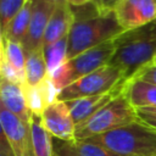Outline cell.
<instances>
[{"instance_id": "6da1fadb", "label": "cell", "mask_w": 156, "mask_h": 156, "mask_svg": "<svg viewBox=\"0 0 156 156\" xmlns=\"http://www.w3.org/2000/svg\"><path fill=\"white\" fill-rule=\"evenodd\" d=\"M115 52L108 65L117 67L128 82L156 57V20L138 28L123 30L113 39Z\"/></svg>"}, {"instance_id": "7a4b0ae2", "label": "cell", "mask_w": 156, "mask_h": 156, "mask_svg": "<svg viewBox=\"0 0 156 156\" xmlns=\"http://www.w3.org/2000/svg\"><path fill=\"white\" fill-rule=\"evenodd\" d=\"M122 32L123 28L118 23L113 11L76 20L68 34L67 58L71 60L87 50L113 40Z\"/></svg>"}, {"instance_id": "3957f363", "label": "cell", "mask_w": 156, "mask_h": 156, "mask_svg": "<svg viewBox=\"0 0 156 156\" xmlns=\"http://www.w3.org/2000/svg\"><path fill=\"white\" fill-rule=\"evenodd\" d=\"M88 140L107 147L117 156H156V130L140 119Z\"/></svg>"}, {"instance_id": "277c9868", "label": "cell", "mask_w": 156, "mask_h": 156, "mask_svg": "<svg viewBox=\"0 0 156 156\" xmlns=\"http://www.w3.org/2000/svg\"><path fill=\"white\" fill-rule=\"evenodd\" d=\"M139 121L136 110L124 91L85 122L76 126V140H84Z\"/></svg>"}, {"instance_id": "5b68a950", "label": "cell", "mask_w": 156, "mask_h": 156, "mask_svg": "<svg viewBox=\"0 0 156 156\" xmlns=\"http://www.w3.org/2000/svg\"><path fill=\"white\" fill-rule=\"evenodd\" d=\"M113 52V40L104 43L66 61L61 67L50 74V79L56 90L60 93L67 85L90 74L100 67L108 65Z\"/></svg>"}, {"instance_id": "8992f818", "label": "cell", "mask_w": 156, "mask_h": 156, "mask_svg": "<svg viewBox=\"0 0 156 156\" xmlns=\"http://www.w3.org/2000/svg\"><path fill=\"white\" fill-rule=\"evenodd\" d=\"M123 82H126V79L123 78L122 72L112 65H106L63 88L58 93L57 100L69 101L105 94L113 90Z\"/></svg>"}, {"instance_id": "52a82bcc", "label": "cell", "mask_w": 156, "mask_h": 156, "mask_svg": "<svg viewBox=\"0 0 156 156\" xmlns=\"http://www.w3.org/2000/svg\"><path fill=\"white\" fill-rule=\"evenodd\" d=\"M1 133L6 136L15 156H34L30 122H26L0 105Z\"/></svg>"}, {"instance_id": "ba28073f", "label": "cell", "mask_w": 156, "mask_h": 156, "mask_svg": "<svg viewBox=\"0 0 156 156\" xmlns=\"http://www.w3.org/2000/svg\"><path fill=\"white\" fill-rule=\"evenodd\" d=\"M113 12L123 30L138 28L156 20V0H119Z\"/></svg>"}, {"instance_id": "9c48e42d", "label": "cell", "mask_w": 156, "mask_h": 156, "mask_svg": "<svg viewBox=\"0 0 156 156\" xmlns=\"http://www.w3.org/2000/svg\"><path fill=\"white\" fill-rule=\"evenodd\" d=\"M40 117L43 126L54 138L65 141L76 140V123L65 101L56 100L50 104Z\"/></svg>"}, {"instance_id": "30bf717a", "label": "cell", "mask_w": 156, "mask_h": 156, "mask_svg": "<svg viewBox=\"0 0 156 156\" xmlns=\"http://www.w3.org/2000/svg\"><path fill=\"white\" fill-rule=\"evenodd\" d=\"M55 5L45 2V1H35L33 2L32 18L29 23V28L26 38L22 41V46L24 49L26 55L43 49V39L49 23V20L54 12Z\"/></svg>"}, {"instance_id": "8fae6325", "label": "cell", "mask_w": 156, "mask_h": 156, "mask_svg": "<svg viewBox=\"0 0 156 156\" xmlns=\"http://www.w3.org/2000/svg\"><path fill=\"white\" fill-rule=\"evenodd\" d=\"M126 83H127V80L123 82V83H121L113 90H111L108 93H105V94L65 101L67 104L69 111H71V115H72V118H73L76 126L85 122L87 119H89L99 110H101L110 101H112L115 98H117L119 94H122L124 91Z\"/></svg>"}, {"instance_id": "7c38bea8", "label": "cell", "mask_w": 156, "mask_h": 156, "mask_svg": "<svg viewBox=\"0 0 156 156\" xmlns=\"http://www.w3.org/2000/svg\"><path fill=\"white\" fill-rule=\"evenodd\" d=\"M73 22H74V18L71 10V5L68 2L55 6L44 34L43 48L50 44H54L60 39L67 37L71 32Z\"/></svg>"}, {"instance_id": "4fadbf2b", "label": "cell", "mask_w": 156, "mask_h": 156, "mask_svg": "<svg viewBox=\"0 0 156 156\" xmlns=\"http://www.w3.org/2000/svg\"><path fill=\"white\" fill-rule=\"evenodd\" d=\"M0 101L1 106L11 113L16 115L26 122H30V111L27 106L26 96L22 85L15 84L1 78L0 82Z\"/></svg>"}, {"instance_id": "5bb4252c", "label": "cell", "mask_w": 156, "mask_h": 156, "mask_svg": "<svg viewBox=\"0 0 156 156\" xmlns=\"http://www.w3.org/2000/svg\"><path fill=\"white\" fill-rule=\"evenodd\" d=\"M54 151L69 156H117L107 147L88 139L65 141L54 138Z\"/></svg>"}, {"instance_id": "9a60e30c", "label": "cell", "mask_w": 156, "mask_h": 156, "mask_svg": "<svg viewBox=\"0 0 156 156\" xmlns=\"http://www.w3.org/2000/svg\"><path fill=\"white\" fill-rule=\"evenodd\" d=\"M124 94L135 110L145 107H156V85L132 78L126 83Z\"/></svg>"}, {"instance_id": "2e32d148", "label": "cell", "mask_w": 156, "mask_h": 156, "mask_svg": "<svg viewBox=\"0 0 156 156\" xmlns=\"http://www.w3.org/2000/svg\"><path fill=\"white\" fill-rule=\"evenodd\" d=\"M1 58L18 76L22 85L26 84V52L21 43L12 41L1 35Z\"/></svg>"}, {"instance_id": "e0dca14e", "label": "cell", "mask_w": 156, "mask_h": 156, "mask_svg": "<svg viewBox=\"0 0 156 156\" xmlns=\"http://www.w3.org/2000/svg\"><path fill=\"white\" fill-rule=\"evenodd\" d=\"M49 76L50 73L46 66L43 49L32 51L26 55V84L24 85L37 87L44 80H46Z\"/></svg>"}, {"instance_id": "ac0fdd59", "label": "cell", "mask_w": 156, "mask_h": 156, "mask_svg": "<svg viewBox=\"0 0 156 156\" xmlns=\"http://www.w3.org/2000/svg\"><path fill=\"white\" fill-rule=\"evenodd\" d=\"M30 130L34 156H54V136L45 129L39 115L32 113Z\"/></svg>"}, {"instance_id": "d6986e66", "label": "cell", "mask_w": 156, "mask_h": 156, "mask_svg": "<svg viewBox=\"0 0 156 156\" xmlns=\"http://www.w3.org/2000/svg\"><path fill=\"white\" fill-rule=\"evenodd\" d=\"M32 11H33V2L30 0H28L27 4L24 5V7L21 10V12L11 21V23L9 24L6 30L4 33H1V35L12 41L22 44L23 39L27 35L28 28H29Z\"/></svg>"}, {"instance_id": "ffe728a7", "label": "cell", "mask_w": 156, "mask_h": 156, "mask_svg": "<svg viewBox=\"0 0 156 156\" xmlns=\"http://www.w3.org/2000/svg\"><path fill=\"white\" fill-rule=\"evenodd\" d=\"M67 46H68V35L60 39L58 41H56L54 44H50V45L43 48L44 57H45L46 66H48L50 74L52 72H55L58 67H61L66 61H68Z\"/></svg>"}, {"instance_id": "44dd1931", "label": "cell", "mask_w": 156, "mask_h": 156, "mask_svg": "<svg viewBox=\"0 0 156 156\" xmlns=\"http://www.w3.org/2000/svg\"><path fill=\"white\" fill-rule=\"evenodd\" d=\"M28 0H1L0 5V22L1 33L6 30L11 21L21 12Z\"/></svg>"}, {"instance_id": "7402d4cb", "label": "cell", "mask_w": 156, "mask_h": 156, "mask_svg": "<svg viewBox=\"0 0 156 156\" xmlns=\"http://www.w3.org/2000/svg\"><path fill=\"white\" fill-rule=\"evenodd\" d=\"M134 78H139L141 80H145L147 83H151L154 85H156V65L151 63L146 67H144L143 69H140Z\"/></svg>"}, {"instance_id": "603a6c76", "label": "cell", "mask_w": 156, "mask_h": 156, "mask_svg": "<svg viewBox=\"0 0 156 156\" xmlns=\"http://www.w3.org/2000/svg\"><path fill=\"white\" fill-rule=\"evenodd\" d=\"M118 1L119 0H91V2L98 7V10L101 15L112 12Z\"/></svg>"}, {"instance_id": "cb8c5ba5", "label": "cell", "mask_w": 156, "mask_h": 156, "mask_svg": "<svg viewBox=\"0 0 156 156\" xmlns=\"http://www.w3.org/2000/svg\"><path fill=\"white\" fill-rule=\"evenodd\" d=\"M0 156H15L4 133H1V136H0Z\"/></svg>"}, {"instance_id": "d4e9b609", "label": "cell", "mask_w": 156, "mask_h": 156, "mask_svg": "<svg viewBox=\"0 0 156 156\" xmlns=\"http://www.w3.org/2000/svg\"><path fill=\"white\" fill-rule=\"evenodd\" d=\"M138 112V111H136ZM138 116H139V119L146 124L147 127L152 128L154 130H156V116L154 115H149V113H143V112H138Z\"/></svg>"}, {"instance_id": "484cf974", "label": "cell", "mask_w": 156, "mask_h": 156, "mask_svg": "<svg viewBox=\"0 0 156 156\" xmlns=\"http://www.w3.org/2000/svg\"><path fill=\"white\" fill-rule=\"evenodd\" d=\"M32 2H35V1H45V2H49V4H52L55 6L57 5H62V4H67V0H30Z\"/></svg>"}, {"instance_id": "4316f807", "label": "cell", "mask_w": 156, "mask_h": 156, "mask_svg": "<svg viewBox=\"0 0 156 156\" xmlns=\"http://www.w3.org/2000/svg\"><path fill=\"white\" fill-rule=\"evenodd\" d=\"M136 111L138 112H143V113H149V115L156 116V107H145V108H139Z\"/></svg>"}, {"instance_id": "83f0119b", "label": "cell", "mask_w": 156, "mask_h": 156, "mask_svg": "<svg viewBox=\"0 0 156 156\" xmlns=\"http://www.w3.org/2000/svg\"><path fill=\"white\" fill-rule=\"evenodd\" d=\"M54 156H69V155H66V154H62L58 151H54Z\"/></svg>"}, {"instance_id": "f1b7e54d", "label": "cell", "mask_w": 156, "mask_h": 156, "mask_svg": "<svg viewBox=\"0 0 156 156\" xmlns=\"http://www.w3.org/2000/svg\"><path fill=\"white\" fill-rule=\"evenodd\" d=\"M154 65H156V57H155V60H154V62H152Z\"/></svg>"}]
</instances>
